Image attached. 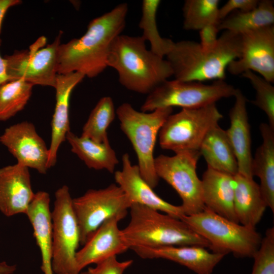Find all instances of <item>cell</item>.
<instances>
[{"label":"cell","instance_id":"7a4b0ae2","mask_svg":"<svg viewBox=\"0 0 274 274\" xmlns=\"http://www.w3.org/2000/svg\"><path fill=\"white\" fill-rule=\"evenodd\" d=\"M107 65L116 71L123 87L141 94H149L173 76L167 60L148 50L142 36H118L111 45Z\"/></svg>","mask_w":274,"mask_h":274},{"label":"cell","instance_id":"484cf974","mask_svg":"<svg viewBox=\"0 0 274 274\" xmlns=\"http://www.w3.org/2000/svg\"><path fill=\"white\" fill-rule=\"evenodd\" d=\"M71 151L82 160L89 168L106 169L114 173L119 160L111 147L109 139L99 143L89 138L78 136L71 131L66 136Z\"/></svg>","mask_w":274,"mask_h":274},{"label":"cell","instance_id":"d6a6232c","mask_svg":"<svg viewBox=\"0 0 274 274\" xmlns=\"http://www.w3.org/2000/svg\"><path fill=\"white\" fill-rule=\"evenodd\" d=\"M251 274H274V227L267 229L260 246L253 254Z\"/></svg>","mask_w":274,"mask_h":274},{"label":"cell","instance_id":"603a6c76","mask_svg":"<svg viewBox=\"0 0 274 274\" xmlns=\"http://www.w3.org/2000/svg\"><path fill=\"white\" fill-rule=\"evenodd\" d=\"M234 210L237 222L255 228L267 206L261 189L253 178L239 173L234 176Z\"/></svg>","mask_w":274,"mask_h":274},{"label":"cell","instance_id":"ba28073f","mask_svg":"<svg viewBox=\"0 0 274 274\" xmlns=\"http://www.w3.org/2000/svg\"><path fill=\"white\" fill-rule=\"evenodd\" d=\"M235 90L224 80H216L207 84L200 82L166 80L148 94L141 111L150 112L173 107L182 109L202 107L233 96Z\"/></svg>","mask_w":274,"mask_h":274},{"label":"cell","instance_id":"e575fe53","mask_svg":"<svg viewBox=\"0 0 274 274\" xmlns=\"http://www.w3.org/2000/svg\"><path fill=\"white\" fill-rule=\"evenodd\" d=\"M259 1L257 0H229L219 8L218 16L220 21L230 13L234 11L247 12L257 7Z\"/></svg>","mask_w":274,"mask_h":274},{"label":"cell","instance_id":"ab89813d","mask_svg":"<svg viewBox=\"0 0 274 274\" xmlns=\"http://www.w3.org/2000/svg\"><path fill=\"white\" fill-rule=\"evenodd\" d=\"M80 274H88V273L87 272V271H85V272H82Z\"/></svg>","mask_w":274,"mask_h":274},{"label":"cell","instance_id":"f1b7e54d","mask_svg":"<svg viewBox=\"0 0 274 274\" xmlns=\"http://www.w3.org/2000/svg\"><path fill=\"white\" fill-rule=\"evenodd\" d=\"M33 86L18 79L0 87V121L8 120L24 108L31 97Z\"/></svg>","mask_w":274,"mask_h":274},{"label":"cell","instance_id":"ac0fdd59","mask_svg":"<svg viewBox=\"0 0 274 274\" xmlns=\"http://www.w3.org/2000/svg\"><path fill=\"white\" fill-rule=\"evenodd\" d=\"M206 248L199 246H183L139 247L131 250L143 259H164L183 265L196 274H212L226 255L210 252Z\"/></svg>","mask_w":274,"mask_h":274},{"label":"cell","instance_id":"8d00e7d4","mask_svg":"<svg viewBox=\"0 0 274 274\" xmlns=\"http://www.w3.org/2000/svg\"><path fill=\"white\" fill-rule=\"evenodd\" d=\"M21 3L22 1L20 0H0V33L3 21L8 10L10 8L19 5Z\"/></svg>","mask_w":274,"mask_h":274},{"label":"cell","instance_id":"3957f363","mask_svg":"<svg viewBox=\"0 0 274 274\" xmlns=\"http://www.w3.org/2000/svg\"><path fill=\"white\" fill-rule=\"evenodd\" d=\"M241 34L224 31L216 47L207 51L199 43L189 40L175 42L166 55L175 79L203 82L224 80L229 64L239 58Z\"/></svg>","mask_w":274,"mask_h":274},{"label":"cell","instance_id":"8992f818","mask_svg":"<svg viewBox=\"0 0 274 274\" xmlns=\"http://www.w3.org/2000/svg\"><path fill=\"white\" fill-rule=\"evenodd\" d=\"M209 243L212 252L237 257H252L262 237L256 228L243 225L205 208L181 219Z\"/></svg>","mask_w":274,"mask_h":274},{"label":"cell","instance_id":"d6986e66","mask_svg":"<svg viewBox=\"0 0 274 274\" xmlns=\"http://www.w3.org/2000/svg\"><path fill=\"white\" fill-rule=\"evenodd\" d=\"M84 77V75L78 72L57 75L54 87L56 91V103L51 123L49 168L55 165L60 146L66 141V134L71 131L69 119L71 95L74 89Z\"/></svg>","mask_w":274,"mask_h":274},{"label":"cell","instance_id":"83f0119b","mask_svg":"<svg viewBox=\"0 0 274 274\" xmlns=\"http://www.w3.org/2000/svg\"><path fill=\"white\" fill-rule=\"evenodd\" d=\"M160 3V0L143 1L142 16L139 26L143 30L142 38L150 44V50L164 58L175 42L170 39L162 38L159 32L156 15Z\"/></svg>","mask_w":274,"mask_h":274},{"label":"cell","instance_id":"7402d4cb","mask_svg":"<svg viewBox=\"0 0 274 274\" xmlns=\"http://www.w3.org/2000/svg\"><path fill=\"white\" fill-rule=\"evenodd\" d=\"M201 181L205 208L238 223L234 210V176L207 166Z\"/></svg>","mask_w":274,"mask_h":274},{"label":"cell","instance_id":"44dd1931","mask_svg":"<svg viewBox=\"0 0 274 274\" xmlns=\"http://www.w3.org/2000/svg\"><path fill=\"white\" fill-rule=\"evenodd\" d=\"M50 202L48 192L38 191L35 193L26 214L41 252V268L44 274H54L52 266L53 238Z\"/></svg>","mask_w":274,"mask_h":274},{"label":"cell","instance_id":"7c38bea8","mask_svg":"<svg viewBox=\"0 0 274 274\" xmlns=\"http://www.w3.org/2000/svg\"><path fill=\"white\" fill-rule=\"evenodd\" d=\"M131 203L115 184L99 189H89L73 198V206L83 245L91 234L106 220L115 216L125 217Z\"/></svg>","mask_w":274,"mask_h":274},{"label":"cell","instance_id":"74e56055","mask_svg":"<svg viewBox=\"0 0 274 274\" xmlns=\"http://www.w3.org/2000/svg\"><path fill=\"white\" fill-rule=\"evenodd\" d=\"M1 42L0 39V46ZM9 81V80L7 73L6 60L0 54V87Z\"/></svg>","mask_w":274,"mask_h":274},{"label":"cell","instance_id":"6da1fadb","mask_svg":"<svg viewBox=\"0 0 274 274\" xmlns=\"http://www.w3.org/2000/svg\"><path fill=\"white\" fill-rule=\"evenodd\" d=\"M128 10L127 4H120L92 20L82 37L60 44L58 74L78 72L92 78L103 72L111 44L125 27Z\"/></svg>","mask_w":274,"mask_h":274},{"label":"cell","instance_id":"f546056e","mask_svg":"<svg viewBox=\"0 0 274 274\" xmlns=\"http://www.w3.org/2000/svg\"><path fill=\"white\" fill-rule=\"evenodd\" d=\"M219 0H186L183 8V28L199 30L212 24L220 22Z\"/></svg>","mask_w":274,"mask_h":274},{"label":"cell","instance_id":"e0dca14e","mask_svg":"<svg viewBox=\"0 0 274 274\" xmlns=\"http://www.w3.org/2000/svg\"><path fill=\"white\" fill-rule=\"evenodd\" d=\"M35 194L28 168L17 163L0 168V211L4 215H26Z\"/></svg>","mask_w":274,"mask_h":274},{"label":"cell","instance_id":"f35d334b","mask_svg":"<svg viewBox=\"0 0 274 274\" xmlns=\"http://www.w3.org/2000/svg\"><path fill=\"white\" fill-rule=\"evenodd\" d=\"M16 269L15 265H10L5 261L0 262V274H12Z\"/></svg>","mask_w":274,"mask_h":274},{"label":"cell","instance_id":"d590c367","mask_svg":"<svg viewBox=\"0 0 274 274\" xmlns=\"http://www.w3.org/2000/svg\"><path fill=\"white\" fill-rule=\"evenodd\" d=\"M218 24H209L199 30L200 42L201 48L207 51L214 49L218 42V33L219 30Z\"/></svg>","mask_w":274,"mask_h":274},{"label":"cell","instance_id":"ffe728a7","mask_svg":"<svg viewBox=\"0 0 274 274\" xmlns=\"http://www.w3.org/2000/svg\"><path fill=\"white\" fill-rule=\"evenodd\" d=\"M233 97L234 103L229 113L230 126L226 132L236 158L238 173L253 178L251 135L246 106L248 100L238 88Z\"/></svg>","mask_w":274,"mask_h":274},{"label":"cell","instance_id":"277c9868","mask_svg":"<svg viewBox=\"0 0 274 274\" xmlns=\"http://www.w3.org/2000/svg\"><path fill=\"white\" fill-rule=\"evenodd\" d=\"M129 209L130 221L121 230L129 249L183 246L209 248L206 239L180 219L136 203L132 204Z\"/></svg>","mask_w":274,"mask_h":274},{"label":"cell","instance_id":"4fadbf2b","mask_svg":"<svg viewBox=\"0 0 274 274\" xmlns=\"http://www.w3.org/2000/svg\"><path fill=\"white\" fill-rule=\"evenodd\" d=\"M241 36V56L229 64L227 70L235 76L251 71L273 83L274 26L248 30Z\"/></svg>","mask_w":274,"mask_h":274},{"label":"cell","instance_id":"9a60e30c","mask_svg":"<svg viewBox=\"0 0 274 274\" xmlns=\"http://www.w3.org/2000/svg\"><path fill=\"white\" fill-rule=\"evenodd\" d=\"M122 161V169L114 173V178L131 204L145 206L180 219L185 215L181 206L165 201L153 191L141 176L138 166L132 164L127 153L123 155Z\"/></svg>","mask_w":274,"mask_h":274},{"label":"cell","instance_id":"4dcf8cb0","mask_svg":"<svg viewBox=\"0 0 274 274\" xmlns=\"http://www.w3.org/2000/svg\"><path fill=\"white\" fill-rule=\"evenodd\" d=\"M116 114L112 98H101L91 112L84 124L81 136L101 143L109 139L107 129L114 121Z\"/></svg>","mask_w":274,"mask_h":274},{"label":"cell","instance_id":"d4e9b609","mask_svg":"<svg viewBox=\"0 0 274 274\" xmlns=\"http://www.w3.org/2000/svg\"><path fill=\"white\" fill-rule=\"evenodd\" d=\"M199 151L206 160L207 166L233 176L238 173L236 158L226 130L219 124L207 133Z\"/></svg>","mask_w":274,"mask_h":274},{"label":"cell","instance_id":"5bb4252c","mask_svg":"<svg viewBox=\"0 0 274 274\" xmlns=\"http://www.w3.org/2000/svg\"><path fill=\"white\" fill-rule=\"evenodd\" d=\"M0 143L17 163L41 174H46L49 169V148L32 123L25 121L6 128L0 135Z\"/></svg>","mask_w":274,"mask_h":274},{"label":"cell","instance_id":"2e32d148","mask_svg":"<svg viewBox=\"0 0 274 274\" xmlns=\"http://www.w3.org/2000/svg\"><path fill=\"white\" fill-rule=\"evenodd\" d=\"M125 217L117 215L106 220L77 251L76 260L78 271L91 264L117 256L129 249L124 242L118 223Z\"/></svg>","mask_w":274,"mask_h":274},{"label":"cell","instance_id":"5b68a950","mask_svg":"<svg viewBox=\"0 0 274 274\" xmlns=\"http://www.w3.org/2000/svg\"><path fill=\"white\" fill-rule=\"evenodd\" d=\"M172 112V108H159L150 112L138 111L127 102L120 105L116 111L120 128L136 154L140 174L152 188L157 186L159 180L154 166L157 138Z\"/></svg>","mask_w":274,"mask_h":274},{"label":"cell","instance_id":"8fae6325","mask_svg":"<svg viewBox=\"0 0 274 274\" xmlns=\"http://www.w3.org/2000/svg\"><path fill=\"white\" fill-rule=\"evenodd\" d=\"M62 32L45 46L46 38H39L29 49L16 51L6 55L7 73L9 81L22 79L32 85H56L58 75V52Z\"/></svg>","mask_w":274,"mask_h":274},{"label":"cell","instance_id":"cb8c5ba5","mask_svg":"<svg viewBox=\"0 0 274 274\" xmlns=\"http://www.w3.org/2000/svg\"><path fill=\"white\" fill-rule=\"evenodd\" d=\"M259 130L262 142L253 157V176L259 178L262 195L267 207L274 212V129L268 123H262Z\"/></svg>","mask_w":274,"mask_h":274},{"label":"cell","instance_id":"4316f807","mask_svg":"<svg viewBox=\"0 0 274 274\" xmlns=\"http://www.w3.org/2000/svg\"><path fill=\"white\" fill-rule=\"evenodd\" d=\"M274 6L271 0L259 1L255 9L247 12L234 11L221 20L218 27L220 30L241 34L245 31L273 25Z\"/></svg>","mask_w":274,"mask_h":274},{"label":"cell","instance_id":"9c48e42d","mask_svg":"<svg viewBox=\"0 0 274 274\" xmlns=\"http://www.w3.org/2000/svg\"><path fill=\"white\" fill-rule=\"evenodd\" d=\"M51 219L54 273L80 274L76 260L80 244V229L73 209V198L66 185L61 186L55 193Z\"/></svg>","mask_w":274,"mask_h":274},{"label":"cell","instance_id":"1f68e13d","mask_svg":"<svg viewBox=\"0 0 274 274\" xmlns=\"http://www.w3.org/2000/svg\"><path fill=\"white\" fill-rule=\"evenodd\" d=\"M241 76L249 80L256 92L255 98L251 103L266 114L269 125L274 129V87L271 83L259 75L247 71Z\"/></svg>","mask_w":274,"mask_h":274},{"label":"cell","instance_id":"52a82bcc","mask_svg":"<svg viewBox=\"0 0 274 274\" xmlns=\"http://www.w3.org/2000/svg\"><path fill=\"white\" fill-rule=\"evenodd\" d=\"M223 115L216 104L193 109H182L168 116L159 132L162 149L175 153L199 151L209 131L218 124Z\"/></svg>","mask_w":274,"mask_h":274},{"label":"cell","instance_id":"30bf717a","mask_svg":"<svg viewBox=\"0 0 274 274\" xmlns=\"http://www.w3.org/2000/svg\"><path fill=\"white\" fill-rule=\"evenodd\" d=\"M199 151H186L169 156L160 155L155 158L157 175L170 185L182 200L185 215L196 214L204 208L201 181L196 172L200 156Z\"/></svg>","mask_w":274,"mask_h":274},{"label":"cell","instance_id":"836d02e7","mask_svg":"<svg viewBox=\"0 0 274 274\" xmlns=\"http://www.w3.org/2000/svg\"><path fill=\"white\" fill-rule=\"evenodd\" d=\"M132 260L118 261L117 256L109 257L90 267L86 271L88 274H123L132 264Z\"/></svg>","mask_w":274,"mask_h":274}]
</instances>
